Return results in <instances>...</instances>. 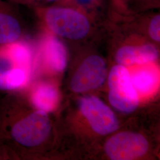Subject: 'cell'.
I'll return each mask as SVG.
<instances>
[{
  "label": "cell",
  "mask_w": 160,
  "mask_h": 160,
  "mask_svg": "<svg viewBox=\"0 0 160 160\" xmlns=\"http://www.w3.org/2000/svg\"><path fill=\"white\" fill-rule=\"evenodd\" d=\"M52 131L48 113L27 109L17 92L0 94V143L18 159L24 150L43 145Z\"/></svg>",
  "instance_id": "6da1fadb"
},
{
  "label": "cell",
  "mask_w": 160,
  "mask_h": 160,
  "mask_svg": "<svg viewBox=\"0 0 160 160\" xmlns=\"http://www.w3.org/2000/svg\"><path fill=\"white\" fill-rule=\"evenodd\" d=\"M36 15L51 34L72 40L84 38L91 29L87 12L69 3L57 6H38Z\"/></svg>",
  "instance_id": "7a4b0ae2"
},
{
  "label": "cell",
  "mask_w": 160,
  "mask_h": 160,
  "mask_svg": "<svg viewBox=\"0 0 160 160\" xmlns=\"http://www.w3.org/2000/svg\"><path fill=\"white\" fill-rule=\"evenodd\" d=\"M110 104L120 112L131 113L137 108L139 98L132 83L131 75L122 65L113 67L108 79Z\"/></svg>",
  "instance_id": "3957f363"
},
{
  "label": "cell",
  "mask_w": 160,
  "mask_h": 160,
  "mask_svg": "<svg viewBox=\"0 0 160 160\" xmlns=\"http://www.w3.org/2000/svg\"><path fill=\"white\" fill-rule=\"evenodd\" d=\"M148 149V143L142 135L132 132H121L110 138L105 151L111 160H131L139 158Z\"/></svg>",
  "instance_id": "277c9868"
},
{
  "label": "cell",
  "mask_w": 160,
  "mask_h": 160,
  "mask_svg": "<svg viewBox=\"0 0 160 160\" xmlns=\"http://www.w3.org/2000/svg\"><path fill=\"white\" fill-rule=\"evenodd\" d=\"M80 108L81 113L96 132L104 135L118 129V122L113 112L97 97L82 98Z\"/></svg>",
  "instance_id": "5b68a950"
},
{
  "label": "cell",
  "mask_w": 160,
  "mask_h": 160,
  "mask_svg": "<svg viewBox=\"0 0 160 160\" xmlns=\"http://www.w3.org/2000/svg\"><path fill=\"white\" fill-rule=\"evenodd\" d=\"M30 74L12 57L8 45L0 46V94L18 92L26 86Z\"/></svg>",
  "instance_id": "8992f818"
},
{
  "label": "cell",
  "mask_w": 160,
  "mask_h": 160,
  "mask_svg": "<svg viewBox=\"0 0 160 160\" xmlns=\"http://www.w3.org/2000/svg\"><path fill=\"white\" fill-rule=\"evenodd\" d=\"M106 67L103 59L97 55L87 58L75 73L71 88L75 92L94 89L103 84L106 79Z\"/></svg>",
  "instance_id": "52a82bcc"
},
{
  "label": "cell",
  "mask_w": 160,
  "mask_h": 160,
  "mask_svg": "<svg viewBox=\"0 0 160 160\" xmlns=\"http://www.w3.org/2000/svg\"><path fill=\"white\" fill-rule=\"evenodd\" d=\"M14 4L0 0V46L23 40V23Z\"/></svg>",
  "instance_id": "ba28073f"
},
{
  "label": "cell",
  "mask_w": 160,
  "mask_h": 160,
  "mask_svg": "<svg viewBox=\"0 0 160 160\" xmlns=\"http://www.w3.org/2000/svg\"><path fill=\"white\" fill-rule=\"evenodd\" d=\"M40 56L46 65L57 72H61L67 63V51L65 46L55 35L46 34L40 42Z\"/></svg>",
  "instance_id": "9c48e42d"
},
{
  "label": "cell",
  "mask_w": 160,
  "mask_h": 160,
  "mask_svg": "<svg viewBox=\"0 0 160 160\" xmlns=\"http://www.w3.org/2000/svg\"><path fill=\"white\" fill-rule=\"evenodd\" d=\"M158 55L157 49L152 45H127L119 49L116 54V60L123 66H129L153 62L157 59Z\"/></svg>",
  "instance_id": "30bf717a"
},
{
  "label": "cell",
  "mask_w": 160,
  "mask_h": 160,
  "mask_svg": "<svg viewBox=\"0 0 160 160\" xmlns=\"http://www.w3.org/2000/svg\"><path fill=\"white\" fill-rule=\"evenodd\" d=\"M30 100L35 109L48 113L57 107L59 93L53 84L42 82L34 86L31 92Z\"/></svg>",
  "instance_id": "8fae6325"
},
{
  "label": "cell",
  "mask_w": 160,
  "mask_h": 160,
  "mask_svg": "<svg viewBox=\"0 0 160 160\" xmlns=\"http://www.w3.org/2000/svg\"><path fill=\"white\" fill-rule=\"evenodd\" d=\"M132 83L137 92L142 95L154 91L159 83V72L153 66H146L138 69L131 76Z\"/></svg>",
  "instance_id": "7c38bea8"
},
{
  "label": "cell",
  "mask_w": 160,
  "mask_h": 160,
  "mask_svg": "<svg viewBox=\"0 0 160 160\" xmlns=\"http://www.w3.org/2000/svg\"><path fill=\"white\" fill-rule=\"evenodd\" d=\"M160 16L155 15L149 21L148 25V33L152 39L160 42Z\"/></svg>",
  "instance_id": "4fadbf2b"
},
{
  "label": "cell",
  "mask_w": 160,
  "mask_h": 160,
  "mask_svg": "<svg viewBox=\"0 0 160 160\" xmlns=\"http://www.w3.org/2000/svg\"><path fill=\"white\" fill-rule=\"evenodd\" d=\"M65 0H20L18 3L20 4H33L36 2L43 1L46 2H59L61 3Z\"/></svg>",
  "instance_id": "5bb4252c"
},
{
  "label": "cell",
  "mask_w": 160,
  "mask_h": 160,
  "mask_svg": "<svg viewBox=\"0 0 160 160\" xmlns=\"http://www.w3.org/2000/svg\"><path fill=\"white\" fill-rule=\"evenodd\" d=\"M8 1H11V2H13V3H14V4H16V3H18V1H19L20 0H8Z\"/></svg>",
  "instance_id": "9a60e30c"
}]
</instances>
